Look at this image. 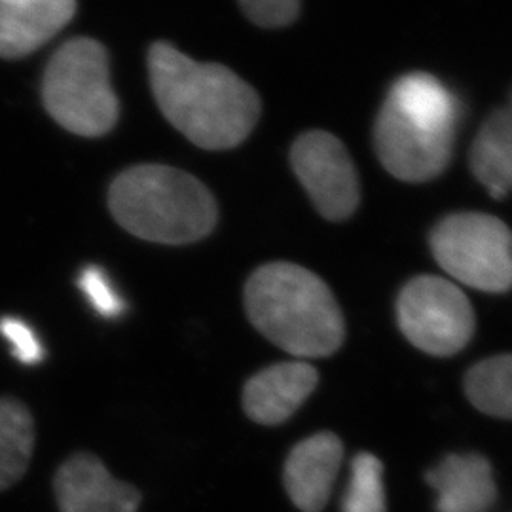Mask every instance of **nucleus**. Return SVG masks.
Returning <instances> with one entry per match:
<instances>
[{"label": "nucleus", "mask_w": 512, "mask_h": 512, "mask_svg": "<svg viewBox=\"0 0 512 512\" xmlns=\"http://www.w3.org/2000/svg\"><path fill=\"white\" fill-rule=\"evenodd\" d=\"M471 169L490 196L503 198L512 192V95L478 131L471 148Z\"/></svg>", "instance_id": "nucleus-14"}, {"label": "nucleus", "mask_w": 512, "mask_h": 512, "mask_svg": "<svg viewBox=\"0 0 512 512\" xmlns=\"http://www.w3.org/2000/svg\"><path fill=\"white\" fill-rule=\"evenodd\" d=\"M150 86L167 122L196 147L241 145L260 118L258 93L219 63H198L169 42L148 50Z\"/></svg>", "instance_id": "nucleus-1"}, {"label": "nucleus", "mask_w": 512, "mask_h": 512, "mask_svg": "<svg viewBox=\"0 0 512 512\" xmlns=\"http://www.w3.org/2000/svg\"><path fill=\"white\" fill-rule=\"evenodd\" d=\"M458 120V99L439 78L404 74L376 118V154L404 183L431 181L450 164Z\"/></svg>", "instance_id": "nucleus-2"}, {"label": "nucleus", "mask_w": 512, "mask_h": 512, "mask_svg": "<svg viewBox=\"0 0 512 512\" xmlns=\"http://www.w3.org/2000/svg\"><path fill=\"white\" fill-rule=\"evenodd\" d=\"M74 14L76 0H0V57L19 59L33 54Z\"/></svg>", "instance_id": "nucleus-12"}, {"label": "nucleus", "mask_w": 512, "mask_h": 512, "mask_svg": "<svg viewBox=\"0 0 512 512\" xmlns=\"http://www.w3.org/2000/svg\"><path fill=\"white\" fill-rule=\"evenodd\" d=\"M78 285H80V291L88 298V302L92 304L93 310L97 311L101 317L114 319L126 310L124 300L112 287L109 275L105 274L103 268L86 266L78 277Z\"/></svg>", "instance_id": "nucleus-18"}, {"label": "nucleus", "mask_w": 512, "mask_h": 512, "mask_svg": "<svg viewBox=\"0 0 512 512\" xmlns=\"http://www.w3.org/2000/svg\"><path fill=\"white\" fill-rule=\"evenodd\" d=\"M342 512H385L384 465L376 456L363 452L351 461Z\"/></svg>", "instance_id": "nucleus-17"}, {"label": "nucleus", "mask_w": 512, "mask_h": 512, "mask_svg": "<svg viewBox=\"0 0 512 512\" xmlns=\"http://www.w3.org/2000/svg\"><path fill=\"white\" fill-rule=\"evenodd\" d=\"M439 512H486L495 501L494 471L478 454H452L427 473Z\"/></svg>", "instance_id": "nucleus-13"}, {"label": "nucleus", "mask_w": 512, "mask_h": 512, "mask_svg": "<svg viewBox=\"0 0 512 512\" xmlns=\"http://www.w3.org/2000/svg\"><path fill=\"white\" fill-rule=\"evenodd\" d=\"M245 16L258 27L277 29L293 23L300 12V0H238Z\"/></svg>", "instance_id": "nucleus-19"}, {"label": "nucleus", "mask_w": 512, "mask_h": 512, "mask_svg": "<svg viewBox=\"0 0 512 512\" xmlns=\"http://www.w3.org/2000/svg\"><path fill=\"white\" fill-rule=\"evenodd\" d=\"M342 458V440L332 433H317L294 446L285 461V488L300 511L325 509Z\"/></svg>", "instance_id": "nucleus-11"}, {"label": "nucleus", "mask_w": 512, "mask_h": 512, "mask_svg": "<svg viewBox=\"0 0 512 512\" xmlns=\"http://www.w3.org/2000/svg\"><path fill=\"white\" fill-rule=\"evenodd\" d=\"M109 207L129 234L162 245L196 243L219 220L209 188L169 165H135L120 173L110 186Z\"/></svg>", "instance_id": "nucleus-4"}, {"label": "nucleus", "mask_w": 512, "mask_h": 512, "mask_svg": "<svg viewBox=\"0 0 512 512\" xmlns=\"http://www.w3.org/2000/svg\"><path fill=\"white\" fill-rule=\"evenodd\" d=\"M465 393L480 412L512 420V355H497L473 366L465 378Z\"/></svg>", "instance_id": "nucleus-16"}, {"label": "nucleus", "mask_w": 512, "mask_h": 512, "mask_svg": "<svg viewBox=\"0 0 512 512\" xmlns=\"http://www.w3.org/2000/svg\"><path fill=\"white\" fill-rule=\"evenodd\" d=\"M397 319L416 348L448 357L469 344L475 332V311L452 281L420 275L406 283L397 300Z\"/></svg>", "instance_id": "nucleus-7"}, {"label": "nucleus", "mask_w": 512, "mask_h": 512, "mask_svg": "<svg viewBox=\"0 0 512 512\" xmlns=\"http://www.w3.org/2000/svg\"><path fill=\"white\" fill-rule=\"evenodd\" d=\"M317 382V370L302 361L268 366L245 384L243 410L260 425H279L304 404Z\"/></svg>", "instance_id": "nucleus-10"}, {"label": "nucleus", "mask_w": 512, "mask_h": 512, "mask_svg": "<svg viewBox=\"0 0 512 512\" xmlns=\"http://www.w3.org/2000/svg\"><path fill=\"white\" fill-rule=\"evenodd\" d=\"M42 99L61 128L80 137H101L118 120V99L110 86L109 55L93 38L65 42L44 73Z\"/></svg>", "instance_id": "nucleus-5"}, {"label": "nucleus", "mask_w": 512, "mask_h": 512, "mask_svg": "<svg viewBox=\"0 0 512 512\" xmlns=\"http://www.w3.org/2000/svg\"><path fill=\"white\" fill-rule=\"evenodd\" d=\"M294 175L321 217L346 220L361 200L359 175L346 145L329 131L302 133L291 148Z\"/></svg>", "instance_id": "nucleus-8"}, {"label": "nucleus", "mask_w": 512, "mask_h": 512, "mask_svg": "<svg viewBox=\"0 0 512 512\" xmlns=\"http://www.w3.org/2000/svg\"><path fill=\"white\" fill-rule=\"evenodd\" d=\"M245 310L262 336L302 359L329 357L344 342V315L334 294L298 264L260 266L245 285Z\"/></svg>", "instance_id": "nucleus-3"}, {"label": "nucleus", "mask_w": 512, "mask_h": 512, "mask_svg": "<svg viewBox=\"0 0 512 512\" xmlns=\"http://www.w3.org/2000/svg\"><path fill=\"white\" fill-rule=\"evenodd\" d=\"M0 334L10 342L12 355L23 365H38L44 357V349L35 334L25 321L16 317L0 319Z\"/></svg>", "instance_id": "nucleus-20"}, {"label": "nucleus", "mask_w": 512, "mask_h": 512, "mask_svg": "<svg viewBox=\"0 0 512 512\" xmlns=\"http://www.w3.org/2000/svg\"><path fill=\"white\" fill-rule=\"evenodd\" d=\"M59 512H137L141 492L110 475L105 463L88 452L65 459L54 476Z\"/></svg>", "instance_id": "nucleus-9"}, {"label": "nucleus", "mask_w": 512, "mask_h": 512, "mask_svg": "<svg viewBox=\"0 0 512 512\" xmlns=\"http://www.w3.org/2000/svg\"><path fill=\"white\" fill-rule=\"evenodd\" d=\"M431 251L440 268L482 293L512 289V232L486 213H456L431 232Z\"/></svg>", "instance_id": "nucleus-6"}, {"label": "nucleus", "mask_w": 512, "mask_h": 512, "mask_svg": "<svg viewBox=\"0 0 512 512\" xmlns=\"http://www.w3.org/2000/svg\"><path fill=\"white\" fill-rule=\"evenodd\" d=\"M35 420L14 397H0V492L25 475L35 450Z\"/></svg>", "instance_id": "nucleus-15"}]
</instances>
